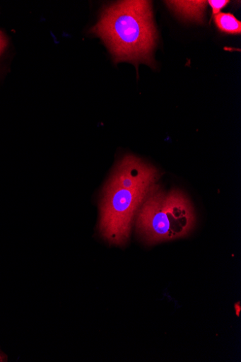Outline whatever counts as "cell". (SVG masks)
<instances>
[{
  "label": "cell",
  "mask_w": 241,
  "mask_h": 362,
  "mask_svg": "<svg viewBox=\"0 0 241 362\" xmlns=\"http://www.w3.org/2000/svg\"><path fill=\"white\" fill-rule=\"evenodd\" d=\"M0 361H3L1 356H0Z\"/></svg>",
  "instance_id": "cell-8"
},
{
  "label": "cell",
  "mask_w": 241,
  "mask_h": 362,
  "mask_svg": "<svg viewBox=\"0 0 241 362\" xmlns=\"http://www.w3.org/2000/svg\"><path fill=\"white\" fill-rule=\"evenodd\" d=\"M208 3L212 8L213 14L216 16L229 4V1L228 0H210Z\"/></svg>",
  "instance_id": "cell-6"
},
{
  "label": "cell",
  "mask_w": 241,
  "mask_h": 362,
  "mask_svg": "<svg viewBox=\"0 0 241 362\" xmlns=\"http://www.w3.org/2000/svg\"><path fill=\"white\" fill-rule=\"evenodd\" d=\"M7 46V40L4 35L0 31V54L5 49Z\"/></svg>",
  "instance_id": "cell-7"
},
{
  "label": "cell",
  "mask_w": 241,
  "mask_h": 362,
  "mask_svg": "<svg viewBox=\"0 0 241 362\" xmlns=\"http://www.w3.org/2000/svg\"><path fill=\"white\" fill-rule=\"evenodd\" d=\"M159 177L156 168L135 156L118 161L102 193L99 231L103 239L114 245L127 243L136 215Z\"/></svg>",
  "instance_id": "cell-1"
},
{
  "label": "cell",
  "mask_w": 241,
  "mask_h": 362,
  "mask_svg": "<svg viewBox=\"0 0 241 362\" xmlns=\"http://www.w3.org/2000/svg\"><path fill=\"white\" fill-rule=\"evenodd\" d=\"M110 50L116 62L153 65V50L157 40L151 2L122 1L102 12L92 28Z\"/></svg>",
  "instance_id": "cell-2"
},
{
  "label": "cell",
  "mask_w": 241,
  "mask_h": 362,
  "mask_svg": "<svg viewBox=\"0 0 241 362\" xmlns=\"http://www.w3.org/2000/svg\"><path fill=\"white\" fill-rule=\"evenodd\" d=\"M169 7L181 17L194 21L202 22L206 1H167Z\"/></svg>",
  "instance_id": "cell-4"
},
{
  "label": "cell",
  "mask_w": 241,
  "mask_h": 362,
  "mask_svg": "<svg viewBox=\"0 0 241 362\" xmlns=\"http://www.w3.org/2000/svg\"><path fill=\"white\" fill-rule=\"evenodd\" d=\"M136 233L153 245L187 237L196 224L189 197L180 189L168 191L155 183L135 217Z\"/></svg>",
  "instance_id": "cell-3"
},
{
  "label": "cell",
  "mask_w": 241,
  "mask_h": 362,
  "mask_svg": "<svg viewBox=\"0 0 241 362\" xmlns=\"http://www.w3.org/2000/svg\"><path fill=\"white\" fill-rule=\"evenodd\" d=\"M217 27L229 35H240L241 22L231 13H218L215 16Z\"/></svg>",
  "instance_id": "cell-5"
}]
</instances>
